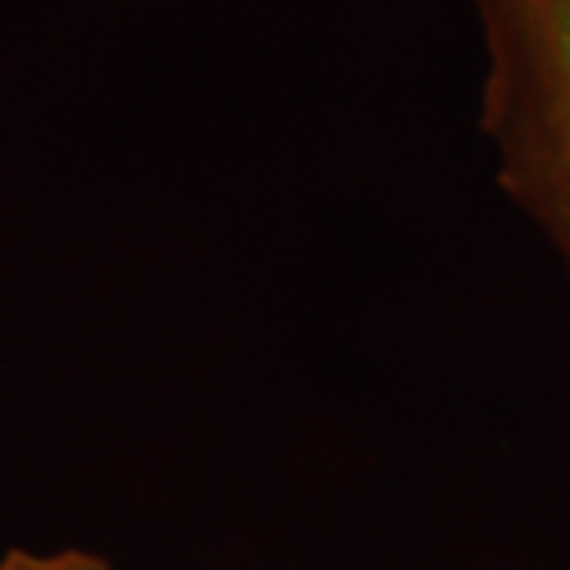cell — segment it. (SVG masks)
Instances as JSON below:
<instances>
[{"label":"cell","instance_id":"cell-2","mask_svg":"<svg viewBox=\"0 0 570 570\" xmlns=\"http://www.w3.org/2000/svg\"><path fill=\"white\" fill-rule=\"evenodd\" d=\"M0 570H116L105 556L82 552V549H60V552H30V549H8L0 556Z\"/></svg>","mask_w":570,"mask_h":570},{"label":"cell","instance_id":"cell-1","mask_svg":"<svg viewBox=\"0 0 570 570\" xmlns=\"http://www.w3.org/2000/svg\"><path fill=\"white\" fill-rule=\"evenodd\" d=\"M500 178L570 267V0H474Z\"/></svg>","mask_w":570,"mask_h":570}]
</instances>
